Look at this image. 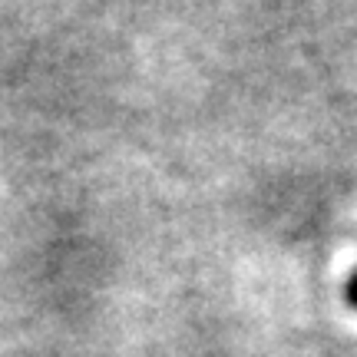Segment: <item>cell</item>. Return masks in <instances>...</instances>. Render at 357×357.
<instances>
[{"label":"cell","mask_w":357,"mask_h":357,"mask_svg":"<svg viewBox=\"0 0 357 357\" xmlns=\"http://www.w3.org/2000/svg\"><path fill=\"white\" fill-rule=\"evenodd\" d=\"M344 301H347V307H354L357 311V268H354V275H351L347 284H344Z\"/></svg>","instance_id":"cell-1"}]
</instances>
